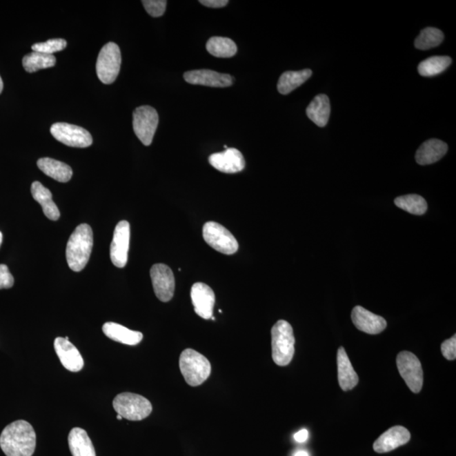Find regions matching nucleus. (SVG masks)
Instances as JSON below:
<instances>
[{"instance_id":"1","label":"nucleus","mask_w":456,"mask_h":456,"mask_svg":"<svg viewBox=\"0 0 456 456\" xmlns=\"http://www.w3.org/2000/svg\"><path fill=\"white\" fill-rule=\"evenodd\" d=\"M36 444L35 430L24 420L9 424L0 435V447L6 456H32Z\"/></svg>"},{"instance_id":"2","label":"nucleus","mask_w":456,"mask_h":456,"mask_svg":"<svg viewBox=\"0 0 456 456\" xmlns=\"http://www.w3.org/2000/svg\"><path fill=\"white\" fill-rule=\"evenodd\" d=\"M93 246L92 228L88 224H81L75 228L68 241L66 259L68 266L75 272L85 268L89 261Z\"/></svg>"},{"instance_id":"3","label":"nucleus","mask_w":456,"mask_h":456,"mask_svg":"<svg viewBox=\"0 0 456 456\" xmlns=\"http://www.w3.org/2000/svg\"><path fill=\"white\" fill-rule=\"evenodd\" d=\"M295 337L291 325L286 320H279L271 329L272 359L278 366L291 363L295 353Z\"/></svg>"},{"instance_id":"4","label":"nucleus","mask_w":456,"mask_h":456,"mask_svg":"<svg viewBox=\"0 0 456 456\" xmlns=\"http://www.w3.org/2000/svg\"><path fill=\"white\" fill-rule=\"evenodd\" d=\"M179 368L186 383L193 387L206 382L212 373L210 361L202 354L190 348L181 353Z\"/></svg>"},{"instance_id":"5","label":"nucleus","mask_w":456,"mask_h":456,"mask_svg":"<svg viewBox=\"0 0 456 456\" xmlns=\"http://www.w3.org/2000/svg\"><path fill=\"white\" fill-rule=\"evenodd\" d=\"M116 413L130 421H141L152 412V403L142 395L124 392L114 399Z\"/></svg>"},{"instance_id":"6","label":"nucleus","mask_w":456,"mask_h":456,"mask_svg":"<svg viewBox=\"0 0 456 456\" xmlns=\"http://www.w3.org/2000/svg\"><path fill=\"white\" fill-rule=\"evenodd\" d=\"M121 61V52L116 43H108L101 49L97 61V75L103 84L109 85L115 81Z\"/></svg>"},{"instance_id":"7","label":"nucleus","mask_w":456,"mask_h":456,"mask_svg":"<svg viewBox=\"0 0 456 456\" xmlns=\"http://www.w3.org/2000/svg\"><path fill=\"white\" fill-rule=\"evenodd\" d=\"M203 237L207 244L221 254L231 255L239 250L235 237L217 222H206L203 227Z\"/></svg>"},{"instance_id":"8","label":"nucleus","mask_w":456,"mask_h":456,"mask_svg":"<svg viewBox=\"0 0 456 456\" xmlns=\"http://www.w3.org/2000/svg\"><path fill=\"white\" fill-rule=\"evenodd\" d=\"M399 375L413 393H419L424 384V371L415 354L404 350L397 357Z\"/></svg>"},{"instance_id":"9","label":"nucleus","mask_w":456,"mask_h":456,"mask_svg":"<svg viewBox=\"0 0 456 456\" xmlns=\"http://www.w3.org/2000/svg\"><path fill=\"white\" fill-rule=\"evenodd\" d=\"M158 123L159 116L152 107H139L133 112V129L143 145L148 146L152 144Z\"/></svg>"},{"instance_id":"10","label":"nucleus","mask_w":456,"mask_h":456,"mask_svg":"<svg viewBox=\"0 0 456 456\" xmlns=\"http://www.w3.org/2000/svg\"><path fill=\"white\" fill-rule=\"evenodd\" d=\"M50 132L58 141L70 147L86 148L93 142L92 135L88 130L74 124L56 123L52 124Z\"/></svg>"},{"instance_id":"11","label":"nucleus","mask_w":456,"mask_h":456,"mask_svg":"<svg viewBox=\"0 0 456 456\" xmlns=\"http://www.w3.org/2000/svg\"><path fill=\"white\" fill-rule=\"evenodd\" d=\"M150 277L157 299L163 303L170 301L175 291V278L172 270L164 264H156L150 269Z\"/></svg>"},{"instance_id":"12","label":"nucleus","mask_w":456,"mask_h":456,"mask_svg":"<svg viewBox=\"0 0 456 456\" xmlns=\"http://www.w3.org/2000/svg\"><path fill=\"white\" fill-rule=\"evenodd\" d=\"M130 240V226L127 221H121L116 226L110 248L112 264L118 268L127 265Z\"/></svg>"},{"instance_id":"13","label":"nucleus","mask_w":456,"mask_h":456,"mask_svg":"<svg viewBox=\"0 0 456 456\" xmlns=\"http://www.w3.org/2000/svg\"><path fill=\"white\" fill-rule=\"evenodd\" d=\"M191 299L195 311L199 317L204 319H212L216 296L208 285L197 282L192 286Z\"/></svg>"},{"instance_id":"14","label":"nucleus","mask_w":456,"mask_h":456,"mask_svg":"<svg viewBox=\"0 0 456 456\" xmlns=\"http://www.w3.org/2000/svg\"><path fill=\"white\" fill-rule=\"evenodd\" d=\"M184 78L190 84L210 86V88H228L235 81L232 75L218 73L210 70L187 71L184 73Z\"/></svg>"},{"instance_id":"15","label":"nucleus","mask_w":456,"mask_h":456,"mask_svg":"<svg viewBox=\"0 0 456 456\" xmlns=\"http://www.w3.org/2000/svg\"><path fill=\"white\" fill-rule=\"evenodd\" d=\"M209 163L217 170L225 173L239 172L245 168L243 154L235 148H228L224 152L212 154L209 157Z\"/></svg>"},{"instance_id":"16","label":"nucleus","mask_w":456,"mask_h":456,"mask_svg":"<svg viewBox=\"0 0 456 456\" xmlns=\"http://www.w3.org/2000/svg\"><path fill=\"white\" fill-rule=\"evenodd\" d=\"M352 319L357 329L370 335L381 333L387 326L386 320L381 316L373 314L361 306L353 308Z\"/></svg>"},{"instance_id":"17","label":"nucleus","mask_w":456,"mask_h":456,"mask_svg":"<svg viewBox=\"0 0 456 456\" xmlns=\"http://www.w3.org/2000/svg\"><path fill=\"white\" fill-rule=\"evenodd\" d=\"M410 439V433L408 429L402 426H395L377 439L374 450L379 454L388 453L408 444Z\"/></svg>"},{"instance_id":"18","label":"nucleus","mask_w":456,"mask_h":456,"mask_svg":"<svg viewBox=\"0 0 456 456\" xmlns=\"http://www.w3.org/2000/svg\"><path fill=\"white\" fill-rule=\"evenodd\" d=\"M54 349L63 366L68 370L79 372L84 367V360L80 352L69 340L63 337L56 338Z\"/></svg>"},{"instance_id":"19","label":"nucleus","mask_w":456,"mask_h":456,"mask_svg":"<svg viewBox=\"0 0 456 456\" xmlns=\"http://www.w3.org/2000/svg\"><path fill=\"white\" fill-rule=\"evenodd\" d=\"M337 368L339 384L342 390H353L359 384V379L342 346L337 350Z\"/></svg>"},{"instance_id":"20","label":"nucleus","mask_w":456,"mask_h":456,"mask_svg":"<svg viewBox=\"0 0 456 456\" xmlns=\"http://www.w3.org/2000/svg\"><path fill=\"white\" fill-rule=\"evenodd\" d=\"M447 150L446 143L437 139H428L417 150V163L422 166L435 163L446 155Z\"/></svg>"},{"instance_id":"21","label":"nucleus","mask_w":456,"mask_h":456,"mask_svg":"<svg viewBox=\"0 0 456 456\" xmlns=\"http://www.w3.org/2000/svg\"><path fill=\"white\" fill-rule=\"evenodd\" d=\"M105 335L111 340L122 343V344L135 346L142 341L143 334L139 331L131 330L119 324L114 322L105 323L103 326Z\"/></svg>"},{"instance_id":"22","label":"nucleus","mask_w":456,"mask_h":456,"mask_svg":"<svg viewBox=\"0 0 456 456\" xmlns=\"http://www.w3.org/2000/svg\"><path fill=\"white\" fill-rule=\"evenodd\" d=\"M37 167L45 175L60 183L69 182L73 176L72 169L69 165L52 158H41L37 161Z\"/></svg>"},{"instance_id":"23","label":"nucleus","mask_w":456,"mask_h":456,"mask_svg":"<svg viewBox=\"0 0 456 456\" xmlns=\"http://www.w3.org/2000/svg\"><path fill=\"white\" fill-rule=\"evenodd\" d=\"M32 197L43 208V213L48 219L57 221L60 217V212L58 206L52 201L51 191L46 187H44L40 182L32 183Z\"/></svg>"},{"instance_id":"24","label":"nucleus","mask_w":456,"mask_h":456,"mask_svg":"<svg viewBox=\"0 0 456 456\" xmlns=\"http://www.w3.org/2000/svg\"><path fill=\"white\" fill-rule=\"evenodd\" d=\"M68 442L73 456H97L92 440L84 429L73 428L70 433Z\"/></svg>"},{"instance_id":"25","label":"nucleus","mask_w":456,"mask_h":456,"mask_svg":"<svg viewBox=\"0 0 456 456\" xmlns=\"http://www.w3.org/2000/svg\"><path fill=\"white\" fill-rule=\"evenodd\" d=\"M308 119L319 127H325L329 121L330 103L329 97L325 94L316 96L306 109Z\"/></svg>"},{"instance_id":"26","label":"nucleus","mask_w":456,"mask_h":456,"mask_svg":"<svg viewBox=\"0 0 456 456\" xmlns=\"http://www.w3.org/2000/svg\"><path fill=\"white\" fill-rule=\"evenodd\" d=\"M311 70L299 71H286L279 79L277 89L282 95H288L293 90L299 88L305 81H307L312 75Z\"/></svg>"},{"instance_id":"27","label":"nucleus","mask_w":456,"mask_h":456,"mask_svg":"<svg viewBox=\"0 0 456 456\" xmlns=\"http://www.w3.org/2000/svg\"><path fill=\"white\" fill-rule=\"evenodd\" d=\"M207 51L217 58H232L237 54V45L228 37H212L207 41Z\"/></svg>"},{"instance_id":"28","label":"nucleus","mask_w":456,"mask_h":456,"mask_svg":"<svg viewBox=\"0 0 456 456\" xmlns=\"http://www.w3.org/2000/svg\"><path fill=\"white\" fill-rule=\"evenodd\" d=\"M55 63L56 58L54 54H45L39 52H32L31 54L24 56L22 59V65L26 72L28 73H34L40 70L54 67Z\"/></svg>"},{"instance_id":"29","label":"nucleus","mask_w":456,"mask_h":456,"mask_svg":"<svg viewBox=\"0 0 456 456\" xmlns=\"http://www.w3.org/2000/svg\"><path fill=\"white\" fill-rule=\"evenodd\" d=\"M451 63L452 60L448 56H435L419 63L418 73L424 77H435L444 72Z\"/></svg>"},{"instance_id":"30","label":"nucleus","mask_w":456,"mask_h":456,"mask_svg":"<svg viewBox=\"0 0 456 456\" xmlns=\"http://www.w3.org/2000/svg\"><path fill=\"white\" fill-rule=\"evenodd\" d=\"M395 204L399 209L406 210L413 215L421 216L428 210V204L424 198L418 195H408L399 196L395 199Z\"/></svg>"},{"instance_id":"31","label":"nucleus","mask_w":456,"mask_h":456,"mask_svg":"<svg viewBox=\"0 0 456 456\" xmlns=\"http://www.w3.org/2000/svg\"><path fill=\"white\" fill-rule=\"evenodd\" d=\"M444 41V33L440 30L427 28L421 32L415 40V47L420 50L438 47Z\"/></svg>"},{"instance_id":"32","label":"nucleus","mask_w":456,"mask_h":456,"mask_svg":"<svg viewBox=\"0 0 456 456\" xmlns=\"http://www.w3.org/2000/svg\"><path fill=\"white\" fill-rule=\"evenodd\" d=\"M67 46L65 39H55L45 41V43H35L32 47L33 52H41V54H50L56 52L63 50Z\"/></svg>"},{"instance_id":"33","label":"nucleus","mask_w":456,"mask_h":456,"mask_svg":"<svg viewBox=\"0 0 456 456\" xmlns=\"http://www.w3.org/2000/svg\"><path fill=\"white\" fill-rule=\"evenodd\" d=\"M142 3L150 16L160 17L163 16L168 2L165 0H143Z\"/></svg>"},{"instance_id":"34","label":"nucleus","mask_w":456,"mask_h":456,"mask_svg":"<svg viewBox=\"0 0 456 456\" xmlns=\"http://www.w3.org/2000/svg\"><path fill=\"white\" fill-rule=\"evenodd\" d=\"M441 350L444 357L448 360L456 359V335H454L450 339L444 341L441 345Z\"/></svg>"},{"instance_id":"35","label":"nucleus","mask_w":456,"mask_h":456,"mask_svg":"<svg viewBox=\"0 0 456 456\" xmlns=\"http://www.w3.org/2000/svg\"><path fill=\"white\" fill-rule=\"evenodd\" d=\"M14 282V277L10 274L8 266L0 265V290L12 288Z\"/></svg>"},{"instance_id":"36","label":"nucleus","mask_w":456,"mask_h":456,"mask_svg":"<svg viewBox=\"0 0 456 456\" xmlns=\"http://www.w3.org/2000/svg\"><path fill=\"white\" fill-rule=\"evenodd\" d=\"M199 3L209 8H221L227 6L228 1V0H201Z\"/></svg>"},{"instance_id":"37","label":"nucleus","mask_w":456,"mask_h":456,"mask_svg":"<svg viewBox=\"0 0 456 456\" xmlns=\"http://www.w3.org/2000/svg\"><path fill=\"white\" fill-rule=\"evenodd\" d=\"M308 438V432L306 429H301L299 432L295 433L294 435V439L299 443H304Z\"/></svg>"},{"instance_id":"38","label":"nucleus","mask_w":456,"mask_h":456,"mask_svg":"<svg viewBox=\"0 0 456 456\" xmlns=\"http://www.w3.org/2000/svg\"><path fill=\"white\" fill-rule=\"evenodd\" d=\"M293 456H310V455H308V452L306 451L299 450L297 451L296 453L293 455Z\"/></svg>"},{"instance_id":"39","label":"nucleus","mask_w":456,"mask_h":456,"mask_svg":"<svg viewBox=\"0 0 456 456\" xmlns=\"http://www.w3.org/2000/svg\"><path fill=\"white\" fill-rule=\"evenodd\" d=\"M3 83L1 77H0V94H1V92H3Z\"/></svg>"},{"instance_id":"40","label":"nucleus","mask_w":456,"mask_h":456,"mask_svg":"<svg viewBox=\"0 0 456 456\" xmlns=\"http://www.w3.org/2000/svg\"><path fill=\"white\" fill-rule=\"evenodd\" d=\"M2 242H3V235L2 232H0V246H1Z\"/></svg>"},{"instance_id":"41","label":"nucleus","mask_w":456,"mask_h":456,"mask_svg":"<svg viewBox=\"0 0 456 456\" xmlns=\"http://www.w3.org/2000/svg\"><path fill=\"white\" fill-rule=\"evenodd\" d=\"M117 419H118V420H122V419H123V417H122L121 416L119 415V414H118V416H117Z\"/></svg>"}]
</instances>
